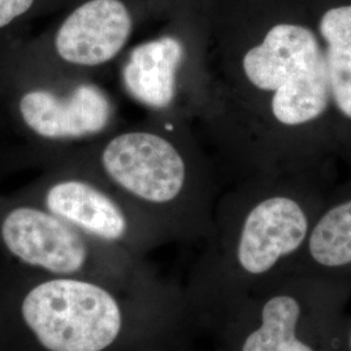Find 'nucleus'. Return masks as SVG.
Masks as SVG:
<instances>
[{"label":"nucleus","mask_w":351,"mask_h":351,"mask_svg":"<svg viewBox=\"0 0 351 351\" xmlns=\"http://www.w3.org/2000/svg\"><path fill=\"white\" fill-rule=\"evenodd\" d=\"M195 130L221 185L351 176V0H242L210 21Z\"/></svg>","instance_id":"f257e3e1"},{"label":"nucleus","mask_w":351,"mask_h":351,"mask_svg":"<svg viewBox=\"0 0 351 351\" xmlns=\"http://www.w3.org/2000/svg\"><path fill=\"white\" fill-rule=\"evenodd\" d=\"M185 300L163 284L47 276L0 262V351H151L178 343Z\"/></svg>","instance_id":"f03ea898"},{"label":"nucleus","mask_w":351,"mask_h":351,"mask_svg":"<svg viewBox=\"0 0 351 351\" xmlns=\"http://www.w3.org/2000/svg\"><path fill=\"white\" fill-rule=\"evenodd\" d=\"M339 181L311 172L262 173L221 189L213 232L185 304L203 322L282 276Z\"/></svg>","instance_id":"7ed1b4c3"},{"label":"nucleus","mask_w":351,"mask_h":351,"mask_svg":"<svg viewBox=\"0 0 351 351\" xmlns=\"http://www.w3.org/2000/svg\"><path fill=\"white\" fill-rule=\"evenodd\" d=\"M59 165L101 178L169 243L204 242L213 232L223 186L213 158L189 123L149 114L141 123L119 125L55 154L43 169Z\"/></svg>","instance_id":"20e7f679"},{"label":"nucleus","mask_w":351,"mask_h":351,"mask_svg":"<svg viewBox=\"0 0 351 351\" xmlns=\"http://www.w3.org/2000/svg\"><path fill=\"white\" fill-rule=\"evenodd\" d=\"M119 125L117 101L99 80L51 73L13 50L0 55V175L39 172L55 154Z\"/></svg>","instance_id":"39448f33"},{"label":"nucleus","mask_w":351,"mask_h":351,"mask_svg":"<svg viewBox=\"0 0 351 351\" xmlns=\"http://www.w3.org/2000/svg\"><path fill=\"white\" fill-rule=\"evenodd\" d=\"M348 288L308 277L278 278L202 323L223 351H337L341 293Z\"/></svg>","instance_id":"423d86ee"},{"label":"nucleus","mask_w":351,"mask_h":351,"mask_svg":"<svg viewBox=\"0 0 351 351\" xmlns=\"http://www.w3.org/2000/svg\"><path fill=\"white\" fill-rule=\"evenodd\" d=\"M160 23L117 64L120 85L151 116L195 126L210 84V23L185 8L168 11Z\"/></svg>","instance_id":"0eeeda50"},{"label":"nucleus","mask_w":351,"mask_h":351,"mask_svg":"<svg viewBox=\"0 0 351 351\" xmlns=\"http://www.w3.org/2000/svg\"><path fill=\"white\" fill-rule=\"evenodd\" d=\"M0 262L47 276L160 284L146 259L90 239L13 191H0Z\"/></svg>","instance_id":"6e6552de"},{"label":"nucleus","mask_w":351,"mask_h":351,"mask_svg":"<svg viewBox=\"0 0 351 351\" xmlns=\"http://www.w3.org/2000/svg\"><path fill=\"white\" fill-rule=\"evenodd\" d=\"M155 20V0H73L42 33L11 50L51 73L99 80Z\"/></svg>","instance_id":"1a4fd4ad"},{"label":"nucleus","mask_w":351,"mask_h":351,"mask_svg":"<svg viewBox=\"0 0 351 351\" xmlns=\"http://www.w3.org/2000/svg\"><path fill=\"white\" fill-rule=\"evenodd\" d=\"M110 247L146 259L169 243L163 233L101 178L73 167H52L13 191Z\"/></svg>","instance_id":"9d476101"},{"label":"nucleus","mask_w":351,"mask_h":351,"mask_svg":"<svg viewBox=\"0 0 351 351\" xmlns=\"http://www.w3.org/2000/svg\"><path fill=\"white\" fill-rule=\"evenodd\" d=\"M285 277H308L351 285V176L330 189L298 258Z\"/></svg>","instance_id":"9b49d317"},{"label":"nucleus","mask_w":351,"mask_h":351,"mask_svg":"<svg viewBox=\"0 0 351 351\" xmlns=\"http://www.w3.org/2000/svg\"><path fill=\"white\" fill-rule=\"evenodd\" d=\"M73 0H0V55L24 40L32 21L55 16Z\"/></svg>","instance_id":"f8f14e48"},{"label":"nucleus","mask_w":351,"mask_h":351,"mask_svg":"<svg viewBox=\"0 0 351 351\" xmlns=\"http://www.w3.org/2000/svg\"><path fill=\"white\" fill-rule=\"evenodd\" d=\"M239 1L242 0H155L162 17L173 8H185L206 17L208 23L215 16Z\"/></svg>","instance_id":"ddd939ff"},{"label":"nucleus","mask_w":351,"mask_h":351,"mask_svg":"<svg viewBox=\"0 0 351 351\" xmlns=\"http://www.w3.org/2000/svg\"><path fill=\"white\" fill-rule=\"evenodd\" d=\"M345 345L348 348V350L351 351V326L349 330H346V337H345Z\"/></svg>","instance_id":"4468645a"},{"label":"nucleus","mask_w":351,"mask_h":351,"mask_svg":"<svg viewBox=\"0 0 351 351\" xmlns=\"http://www.w3.org/2000/svg\"><path fill=\"white\" fill-rule=\"evenodd\" d=\"M176 348H177V346H172V348H165V349H158V350H151V351H175Z\"/></svg>","instance_id":"2eb2a0df"},{"label":"nucleus","mask_w":351,"mask_h":351,"mask_svg":"<svg viewBox=\"0 0 351 351\" xmlns=\"http://www.w3.org/2000/svg\"><path fill=\"white\" fill-rule=\"evenodd\" d=\"M176 351H184V350H181V349H180V348H177V349H176ZM220 351H223V350H220Z\"/></svg>","instance_id":"dca6fc26"}]
</instances>
